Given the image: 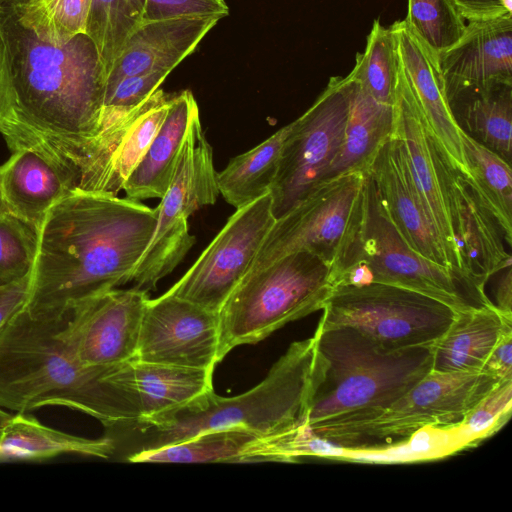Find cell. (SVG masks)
Returning <instances> with one entry per match:
<instances>
[{"mask_svg": "<svg viewBox=\"0 0 512 512\" xmlns=\"http://www.w3.org/2000/svg\"><path fill=\"white\" fill-rule=\"evenodd\" d=\"M366 177V169H355L313 187L276 219L247 273L303 249L335 268L359 228Z\"/></svg>", "mask_w": 512, "mask_h": 512, "instance_id": "8fae6325", "label": "cell"}, {"mask_svg": "<svg viewBox=\"0 0 512 512\" xmlns=\"http://www.w3.org/2000/svg\"><path fill=\"white\" fill-rule=\"evenodd\" d=\"M280 434V433H279ZM276 434L232 427L199 434L188 440L137 453L133 463H252L273 460Z\"/></svg>", "mask_w": 512, "mask_h": 512, "instance_id": "4316f807", "label": "cell"}, {"mask_svg": "<svg viewBox=\"0 0 512 512\" xmlns=\"http://www.w3.org/2000/svg\"><path fill=\"white\" fill-rule=\"evenodd\" d=\"M316 364L314 337L295 341L254 388L234 397L209 390L187 404L150 419L104 428L111 459L179 443L199 434L245 427L261 434L308 432L307 417Z\"/></svg>", "mask_w": 512, "mask_h": 512, "instance_id": "3957f363", "label": "cell"}, {"mask_svg": "<svg viewBox=\"0 0 512 512\" xmlns=\"http://www.w3.org/2000/svg\"><path fill=\"white\" fill-rule=\"evenodd\" d=\"M148 300L145 290L115 288L70 306L63 331L79 361L107 367L135 359Z\"/></svg>", "mask_w": 512, "mask_h": 512, "instance_id": "2e32d148", "label": "cell"}, {"mask_svg": "<svg viewBox=\"0 0 512 512\" xmlns=\"http://www.w3.org/2000/svg\"><path fill=\"white\" fill-rule=\"evenodd\" d=\"M464 20L494 18L507 12L497 0H453Z\"/></svg>", "mask_w": 512, "mask_h": 512, "instance_id": "ee69618b", "label": "cell"}, {"mask_svg": "<svg viewBox=\"0 0 512 512\" xmlns=\"http://www.w3.org/2000/svg\"><path fill=\"white\" fill-rule=\"evenodd\" d=\"M502 275L496 283V304L504 315L512 317V270L511 266L502 269Z\"/></svg>", "mask_w": 512, "mask_h": 512, "instance_id": "f6af8a7d", "label": "cell"}, {"mask_svg": "<svg viewBox=\"0 0 512 512\" xmlns=\"http://www.w3.org/2000/svg\"><path fill=\"white\" fill-rule=\"evenodd\" d=\"M20 115V102L9 42L0 40V132Z\"/></svg>", "mask_w": 512, "mask_h": 512, "instance_id": "60d3db41", "label": "cell"}, {"mask_svg": "<svg viewBox=\"0 0 512 512\" xmlns=\"http://www.w3.org/2000/svg\"><path fill=\"white\" fill-rule=\"evenodd\" d=\"M199 112L190 90L169 99L167 114L145 155L123 185L127 198H162L169 188L178 155L193 116Z\"/></svg>", "mask_w": 512, "mask_h": 512, "instance_id": "484cf974", "label": "cell"}, {"mask_svg": "<svg viewBox=\"0 0 512 512\" xmlns=\"http://www.w3.org/2000/svg\"><path fill=\"white\" fill-rule=\"evenodd\" d=\"M393 111V131L403 143L415 186L451 268L462 276L456 249L454 171L427 130L398 54Z\"/></svg>", "mask_w": 512, "mask_h": 512, "instance_id": "9a60e30c", "label": "cell"}, {"mask_svg": "<svg viewBox=\"0 0 512 512\" xmlns=\"http://www.w3.org/2000/svg\"><path fill=\"white\" fill-rule=\"evenodd\" d=\"M214 17H182L141 22L126 38L107 76L106 89L124 77L170 73L216 25Z\"/></svg>", "mask_w": 512, "mask_h": 512, "instance_id": "44dd1931", "label": "cell"}, {"mask_svg": "<svg viewBox=\"0 0 512 512\" xmlns=\"http://www.w3.org/2000/svg\"><path fill=\"white\" fill-rule=\"evenodd\" d=\"M404 20L437 54L453 46L466 25L453 0H408Z\"/></svg>", "mask_w": 512, "mask_h": 512, "instance_id": "d590c367", "label": "cell"}, {"mask_svg": "<svg viewBox=\"0 0 512 512\" xmlns=\"http://www.w3.org/2000/svg\"><path fill=\"white\" fill-rule=\"evenodd\" d=\"M499 382L482 370L431 371L387 407L324 423L310 436L351 452L385 450L426 428L457 429Z\"/></svg>", "mask_w": 512, "mask_h": 512, "instance_id": "8992f818", "label": "cell"}, {"mask_svg": "<svg viewBox=\"0 0 512 512\" xmlns=\"http://www.w3.org/2000/svg\"><path fill=\"white\" fill-rule=\"evenodd\" d=\"M92 0H23L17 4L20 25L38 40L62 45L86 34Z\"/></svg>", "mask_w": 512, "mask_h": 512, "instance_id": "d6a6232c", "label": "cell"}, {"mask_svg": "<svg viewBox=\"0 0 512 512\" xmlns=\"http://www.w3.org/2000/svg\"><path fill=\"white\" fill-rule=\"evenodd\" d=\"M334 287L333 266L305 249L247 273L219 311L218 361L322 310Z\"/></svg>", "mask_w": 512, "mask_h": 512, "instance_id": "52a82bcc", "label": "cell"}, {"mask_svg": "<svg viewBox=\"0 0 512 512\" xmlns=\"http://www.w3.org/2000/svg\"><path fill=\"white\" fill-rule=\"evenodd\" d=\"M307 425L387 407L432 371L429 346L387 349L351 327H316Z\"/></svg>", "mask_w": 512, "mask_h": 512, "instance_id": "277c9868", "label": "cell"}, {"mask_svg": "<svg viewBox=\"0 0 512 512\" xmlns=\"http://www.w3.org/2000/svg\"><path fill=\"white\" fill-rule=\"evenodd\" d=\"M275 221L270 192L237 208L194 264L166 293L219 313L249 271Z\"/></svg>", "mask_w": 512, "mask_h": 512, "instance_id": "4fadbf2b", "label": "cell"}, {"mask_svg": "<svg viewBox=\"0 0 512 512\" xmlns=\"http://www.w3.org/2000/svg\"><path fill=\"white\" fill-rule=\"evenodd\" d=\"M334 279L335 285L382 283L410 289L439 300L456 312L492 303L461 275L408 245L385 213L368 173L361 222L334 268Z\"/></svg>", "mask_w": 512, "mask_h": 512, "instance_id": "ba28073f", "label": "cell"}, {"mask_svg": "<svg viewBox=\"0 0 512 512\" xmlns=\"http://www.w3.org/2000/svg\"><path fill=\"white\" fill-rule=\"evenodd\" d=\"M463 152L471 181L480 198L492 212L512 245V172L511 164L461 129Z\"/></svg>", "mask_w": 512, "mask_h": 512, "instance_id": "1f68e13d", "label": "cell"}, {"mask_svg": "<svg viewBox=\"0 0 512 512\" xmlns=\"http://www.w3.org/2000/svg\"><path fill=\"white\" fill-rule=\"evenodd\" d=\"M500 5L509 13H512V0H497Z\"/></svg>", "mask_w": 512, "mask_h": 512, "instance_id": "7dc6e473", "label": "cell"}, {"mask_svg": "<svg viewBox=\"0 0 512 512\" xmlns=\"http://www.w3.org/2000/svg\"><path fill=\"white\" fill-rule=\"evenodd\" d=\"M229 14L224 0H146L141 22L182 17H214Z\"/></svg>", "mask_w": 512, "mask_h": 512, "instance_id": "ab89813d", "label": "cell"}, {"mask_svg": "<svg viewBox=\"0 0 512 512\" xmlns=\"http://www.w3.org/2000/svg\"><path fill=\"white\" fill-rule=\"evenodd\" d=\"M450 106L466 134L511 164L512 85H498L467 95Z\"/></svg>", "mask_w": 512, "mask_h": 512, "instance_id": "f546056e", "label": "cell"}, {"mask_svg": "<svg viewBox=\"0 0 512 512\" xmlns=\"http://www.w3.org/2000/svg\"><path fill=\"white\" fill-rule=\"evenodd\" d=\"M64 313L27 312L23 306L0 329V407L32 413L62 406L104 428L137 419L133 395L112 380L118 366H85L63 331Z\"/></svg>", "mask_w": 512, "mask_h": 512, "instance_id": "7a4b0ae2", "label": "cell"}, {"mask_svg": "<svg viewBox=\"0 0 512 512\" xmlns=\"http://www.w3.org/2000/svg\"><path fill=\"white\" fill-rule=\"evenodd\" d=\"M0 133L10 150L0 165V202L38 231L49 209L78 189L77 174L21 113Z\"/></svg>", "mask_w": 512, "mask_h": 512, "instance_id": "5bb4252c", "label": "cell"}, {"mask_svg": "<svg viewBox=\"0 0 512 512\" xmlns=\"http://www.w3.org/2000/svg\"><path fill=\"white\" fill-rule=\"evenodd\" d=\"M146 0H92L86 34L107 76L128 35L141 23Z\"/></svg>", "mask_w": 512, "mask_h": 512, "instance_id": "e575fe53", "label": "cell"}, {"mask_svg": "<svg viewBox=\"0 0 512 512\" xmlns=\"http://www.w3.org/2000/svg\"><path fill=\"white\" fill-rule=\"evenodd\" d=\"M290 127V123L283 126L259 145L235 156L217 173L219 193L230 205L237 209L270 192Z\"/></svg>", "mask_w": 512, "mask_h": 512, "instance_id": "4dcf8cb0", "label": "cell"}, {"mask_svg": "<svg viewBox=\"0 0 512 512\" xmlns=\"http://www.w3.org/2000/svg\"><path fill=\"white\" fill-rule=\"evenodd\" d=\"M355 86L352 71L331 77L314 103L290 123L270 188L276 219L323 181L340 152Z\"/></svg>", "mask_w": 512, "mask_h": 512, "instance_id": "7c38bea8", "label": "cell"}, {"mask_svg": "<svg viewBox=\"0 0 512 512\" xmlns=\"http://www.w3.org/2000/svg\"><path fill=\"white\" fill-rule=\"evenodd\" d=\"M37 251V231L0 202V285L28 275Z\"/></svg>", "mask_w": 512, "mask_h": 512, "instance_id": "8d00e7d4", "label": "cell"}, {"mask_svg": "<svg viewBox=\"0 0 512 512\" xmlns=\"http://www.w3.org/2000/svg\"><path fill=\"white\" fill-rule=\"evenodd\" d=\"M113 444L104 435L90 439L42 424L31 413L15 412L0 432V461L44 460L62 454L111 459Z\"/></svg>", "mask_w": 512, "mask_h": 512, "instance_id": "83f0119b", "label": "cell"}, {"mask_svg": "<svg viewBox=\"0 0 512 512\" xmlns=\"http://www.w3.org/2000/svg\"><path fill=\"white\" fill-rule=\"evenodd\" d=\"M30 273L20 280L0 285V329L24 305Z\"/></svg>", "mask_w": 512, "mask_h": 512, "instance_id": "b9f144b4", "label": "cell"}, {"mask_svg": "<svg viewBox=\"0 0 512 512\" xmlns=\"http://www.w3.org/2000/svg\"><path fill=\"white\" fill-rule=\"evenodd\" d=\"M393 129V105L375 101L360 88L356 80L343 143L323 180L351 170L366 169L379 146L392 134Z\"/></svg>", "mask_w": 512, "mask_h": 512, "instance_id": "f1b7e54d", "label": "cell"}, {"mask_svg": "<svg viewBox=\"0 0 512 512\" xmlns=\"http://www.w3.org/2000/svg\"><path fill=\"white\" fill-rule=\"evenodd\" d=\"M322 310L318 327H351L391 350L430 346L456 313L427 295L382 283L337 284Z\"/></svg>", "mask_w": 512, "mask_h": 512, "instance_id": "9c48e42d", "label": "cell"}, {"mask_svg": "<svg viewBox=\"0 0 512 512\" xmlns=\"http://www.w3.org/2000/svg\"><path fill=\"white\" fill-rule=\"evenodd\" d=\"M456 249L460 272L482 296L491 276L511 266L504 234L472 181L454 172Z\"/></svg>", "mask_w": 512, "mask_h": 512, "instance_id": "7402d4cb", "label": "cell"}, {"mask_svg": "<svg viewBox=\"0 0 512 512\" xmlns=\"http://www.w3.org/2000/svg\"><path fill=\"white\" fill-rule=\"evenodd\" d=\"M111 378L135 398L137 419L175 410L213 389V371L135 359L118 365Z\"/></svg>", "mask_w": 512, "mask_h": 512, "instance_id": "603a6c76", "label": "cell"}, {"mask_svg": "<svg viewBox=\"0 0 512 512\" xmlns=\"http://www.w3.org/2000/svg\"><path fill=\"white\" fill-rule=\"evenodd\" d=\"M366 171L385 213L408 245L453 270L413 181L403 143L394 131L379 146Z\"/></svg>", "mask_w": 512, "mask_h": 512, "instance_id": "d6986e66", "label": "cell"}, {"mask_svg": "<svg viewBox=\"0 0 512 512\" xmlns=\"http://www.w3.org/2000/svg\"><path fill=\"white\" fill-rule=\"evenodd\" d=\"M213 150L203 132L199 112L188 127L169 188L156 207V225L130 281L149 291L170 274L195 242L188 218L196 210L214 204L219 196Z\"/></svg>", "mask_w": 512, "mask_h": 512, "instance_id": "30bf717a", "label": "cell"}, {"mask_svg": "<svg viewBox=\"0 0 512 512\" xmlns=\"http://www.w3.org/2000/svg\"><path fill=\"white\" fill-rule=\"evenodd\" d=\"M169 99L163 90L157 89L136 109L88 175L81 190L118 195L161 127Z\"/></svg>", "mask_w": 512, "mask_h": 512, "instance_id": "d4e9b609", "label": "cell"}, {"mask_svg": "<svg viewBox=\"0 0 512 512\" xmlns=\"http://www.w3.org/2000/svg\"><path fill=\"white\" fill-rule=\"evenodd\" d=\"M15 79L20 113L36 129L68 145H82L97 136L106 74L87 34L62 45L30 35Z\"/></svg>", "mask_w": 512, "mask_h": 512, "instance_id": "5b68a950", "label": "cell"}, {"mask_svg": "<svg viewBox=\"0 0 512 512\" xmlns=\"http://www.w3.org/2000/svg\"><path fill=\"white\" fill-rule=\"evenodd\" d=\"M389 27L427 130L449 167L472 180L463 152L461 128L446 96L437 53L404 19Z\"/></svg>", "mask_w": 512, "mask_h": 512, "instance_id": "ffe728a7", "label": "cell"}, {"mask_svg": "<svg viewBox=\"0 0 512 512\" xmlns=\"http://www.w3.org/2000/svg\"><path fill=\"white\" fill-rule=\"evenodd\" d=\"M449 104L498 85H512V13L470 20L461 38L437 54Z\"/></svg>", "mask_w": 512, "mask_h": 512, "instance_id": "ac0fdd59", "label": "cell"}, {"mask_svg": "<svg viewBox=\"0 0 512 512\" xmlns=\"http://www.w3.org/2000/svg\"><path fill=\"white\" fill-rule=\"evenodd\" d=\"M500 381L512 380V332L496 344L482 368Z\"/></svg>", "mask_w": 512, "mask_h": 512, "instance_id": "7bdbcfd3", "label": "cell"}, {"mask_svg": "<svg viewBox=\"0 0 512 512\" xmlns=\"http://www.w3.org/2000/svg\"><path fill=\"white\" fill-rule=\"evenodd\" d=\"M219 325V313L165 292L147 302L135 360L214 372Z\"/></svg>", "mask_w": 512, "mask_h": 512, "instance_id": "e0dca14e", "label": "cell"}, {"mask_svg": "<svg viewBox=\"0 0 512 512\" xmlns=\"http://www.w3.org/2000/svg\"><path fill=\"white\" fill-rule=\"evenodd\" d=\"M512 380L499 382L466 416L464 428L472 440L489 435L501 426L511 412Z\"/></svg>", "mask_w": 512, "mask_h": 512, "instance_id": "74e56055", "label": "cell"}, {"mask_svg": "<svg viewBox=\"0 0 512 512\" xmlns=\"http://www.w3.org/2000/svg\"><path fill=\"white\" fill-rule=\"evenodd\" d=\"M168 74L162 71L122 78L105 92L102 115L116 116L131 112L159 89Z\"/></svg>", "mask_w": 512, "mask_h": 512, "instance_id": "f35d334b", "label": "cell"}, {"mask_svg": "<svg viewBox=\"0 0 512 512\" xmlns=\"http://www.w3.org/2000/svg\"><path fill=\"white\" fill-rule=\"evenodd\" d=\"M11 416V412L0 407V432Z\"/></svg>", "mask_w": 512, "mask_h": 512, "instance_id": "bcb514c9", "label": "cell"}, {"mask_svg": "<svg viewBox=\"0 0 512 512\" xmlns=\"http://www.w3.org/2000/svg\"><path fill=\"white\" fill-rule=\"evenodd\" d=\"M156 208L118 195L75 189L37 231L23 308L62 314L73 304L130 282L156 225Z\"/></svg>", "mask_w": 512, "mask_h": 512, "instance_id": "6da1fadb", "label": "cell"}, {"mask_svg": "<svg viewBox=\"0 0 512 512\" xmlns=\"http://www.w3.org/2000/svg\"><path fill=\"white\" fill-rule=\"evenodd\" d=\"M360 88L375 101L393 105L397 74V51L390 27L375 19L363 53H356L351 70Z\"/></svg>", "mask_w": 512, "mask_h": 512, "instance_id": "836d02e7", "label": "cell"}, {"mask_svg": "<svg viewBox=\"0 0 512 512\" xmlns=\"http://www.w3.org/2000/svg\"><path fill=\"white\" fill-rule=\"evenodd\" d=\"M511 332L512 317L494 303L457 311L443 335L429 346L432 371H481L496 344Z\"/></svg>", "mask_w": 512, "mask_h": 512, "instance_id": "cb8c5ba5", "label": "cell"}, {"mask_svg": "<svg viewBox=\"0 0 512 512\" xmlns=\"http://www.w3.org/2000/svg\"><path fill=\"white\" fill-rule=\"evenodd\" d=\"M3 35H4V31H3L2 23H1V8H0V40Z\"/></svg>", "mask_w": 512, "mask_h": 512, "instance_id": "c3c4849f", "label": "cell"}]
</instances>
